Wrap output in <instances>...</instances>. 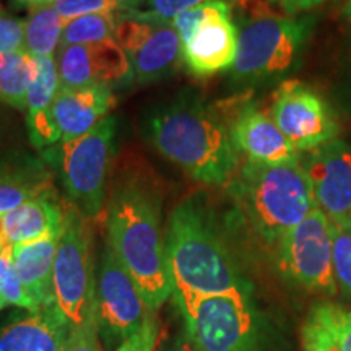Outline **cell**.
<instances>
[{"instance_id": "6da1fadb", "label": "cell", "mask_w": 351, "mask_h": 351, "mask_svg": "<svg viewBox=\"0 0 351 351\" xmlns=\"http://www.w3.org/2000/svg\"><path fill=\"white\" fill-rule=\"evenodd\" d=\"M106 241L137 283L148 309L158 313L173 296L174 285L158 204L140 184L124 182L114 192Z\"/></svg>"}, {"instance_id": "7a4b0ae2", "label": "cell", "mask_w": 351, "mask_h": 351, "mask_svg": "<svg viewBox=\"0 0 351 351\" xmlns=\"http://www.w3.org/2000/svg\"><path fill=\"white\" fill-rule=\"evenodd\" d=\"M153 147L192 179L221 186L238 166L230 127L218 112L197 99H179L147 122Z\"/></svg>"}, {"instance_id": "3957f363", "label": "cell", "mask_w": 351, "mask_h": 351, "mask_svg": "<svg viewBox=\"0 0 351 351\" xmlns=\"http://www.w3.org/2000/svg\"><path fill=\"white\" fill-rule=\"evenodd\" d=\"M166 254L174 295H249V285L194 200L171 213Z\"/></svg>"}, {"instance_id": "277c9868", "label": "cell", "mask_w": 351, "mask_h": 351, "mask_svg": "<svg viewBox=\"0 0 351 351\" xmlns=\"http://www.w3.org/2000/svg\"><path fill=\"white\" fill-rule=\"evenodd\" d=\"M232 194L254 231L267 244H278L289 230L317 208L300 160L280 165L245 161L232 186Z\"/></svg>"}, {"instance_id": "5b68a950", "label": "cell", "mask_w": 351, "mask_h": 351, "mask_svg": "<svg viewBox=\"0 0 351 351\" xmlns=\"http://www.w3.org/2000/svg\"><path fill=\"white\" fill-rule=\"evenodd\" d=\"M315 16H258L238 29L232 82L258 85L278 80L300 65L313 36Z\"/></svg>"}, {"instance_id": "8992f818", "label": "cell", "mask_w": 351, "mask_h": 351, "mask_svg": "<svg viewBox=\"0 0 351 351\" xmlns=\"http://www.w3.org/2000/svg\"><path fill=\"white\" fill-rule=\"evenodd\" d=\"M117 132L114 116L82 137L43 150V158L59 176L70 205L85 218H96L106 199V182Z\"/></svg>"}, {"instance_id": "52a82bcc", "label": "cell", "mask_w": 351, "mask_h": 351, "mask_svg": "<svg viewBox=\"0 0 351 351\" xmlns=\"http://www.w3.org/2000/svg\"><path fill=\"white\" fill-rule=\"evenodd\" d=\"M197 351H262L249 295H174Z\"/></svg>"}, {"instance_id": "ba28073f", "label": "cell", "mask_w": 351, "mask_h": 351, "mask_svg": "<svg viewBox=\"0 0 351 351\" xmlns=\"http://www.w3.org/2000/svg\"><path fill=\"white\" fill-rule=\"evenodd\" d=\"M85 217L69 205L54 262L56 304L75 327L96 314V274Z\"/></svg>"}, {"instance_id": "9c48e42d", "label": "cell", "mask_w": 351, "mask_h": 351, "mask_svg": "<svg viewBox=\"0 0 351 351\" xmlns=\"http://www.w3.org/2000/svg\"><path fill=\"white\" fill-rule=\"evenodd\" d=\"M332 243V221L319 208L313 210L276 244L280 271L306 291L333 296L337 282Z\"/></svg>"}, {"instance_id": "30bf717a", "label": "cell", "mask_w": 351, "mask_h": 351, "mask_svg": "<svg viewBox=\"0 0 351 351\" xmlns=\"http://www.w3.org/2000/svg\"><path fill=\"white\" fill-rule=\"evenodd\" d=\"M153 311L106 241L96 274V322L99 339L108 348L134 337Z\"/></svg>"}, {"instance_id": "8fae6325", "label": "cell", "mask_w": 351, "mask_h": 351, "mask_svg": "<svg viewBox=\"0 0 351 351\" xmlns=\"http://www.w3.org/2000/svg\"><path fill=\"white\" fill-rule=\"evenodd\" d=\"M114 39L129 59L134 80L142 85L171 75L182 60V41L173 21L150 19L140 10L119 13Z\"/></svg>"}, {"instance_id": "7c38bea8", "label": "cell", "mask_w": 351, "mask_h": 351, "mask_svg": "<svg viewBox=\"0 0 351 351\" xmlns=\"http://www.w3.org/2000/svg\"><path fill=\"white\" fill-rule=\"evenodd\" d=\"M271 119L298 152H314L337 140L339 119L313 86L300 80L280 85L271 103Z\"/></svg>"}, {"instance_id": "4fadbf2b", "label": "cell", "mask_w": 351, "mask_h": 351, "mask_svg": "<svg viewBox=\"0 0 351 351\" xmlns=\"http://www.w3.org/2000/svg\"><path fill=\"white\" fill-rule=\"evenodd\" d=\"M238 56V28L231 20V3L213 0L195 29L182 41V62L194 77H212L231 70Z\"/></svg>"}, {"instance_id": "5bb4252c", "label": "cell", "mask_w": 351, "mask_h": 351, "mask_svg": "<svg viewBox=\"0 0 351 351\" xmlns=\"http://www.w3.org/2000/svg\"><path fill=\"white\" fill-rule=\"evenodd\" d=\"M59 88L121 86L134 78L130 62L116 39L85 46H60L56 52Z\"/></svg>"}, {"instance_id": "9a60e30c", "label": "cell", "mask_w": 351, "mask_h": 351, "mask_svg": "<svg viewBox=\"0 0 351 351\" xmlns=\"http://www.w3.org/2000/svg\"><path fill=\"white\" fill-rule=\"evenodd\" d=\"M315 207L332 223L351 219V145L333 140L311 153L302 165Z\"/></svg>"}, {"instance_id": "2e32d148", "label": "cell", "mask_w": 351, "mask_h": 351, "mask_svg": "<svg viewBox=\"0 0 351 351\" xmlns=\"http://www.w3.org/2000/svg\"><path fill=\"white\" fill-rule=\"evenodd\" d=\"M236 150L244 153L247 161L261 165L291 163L300 160V152L280 130L271 116L256 104H245L230 125Z\"/></svg>"}, {"instance_id": "e0dca14e", "label": "cell", "mask_w": 351, "mask_h": 351, "mask_svg": "<svg viewBox=\"0 0 351 351\" xmlns=\"http://www.w3.org/2000/svg\"><path fill=\"white\" fill-rule=\"evenodd\" d=\"M114 106L111 86L91 85L82 88H59L52 116L60 132V142L82 137L109 117Z\"/></svg>"}, {"instance_id": "ac0fdd59", "label": "cell", "mask_w": 351, "mask_h": 351, "mask_svg": "<svg viewBox=\"0 0 351 351\" xmlns=\"http://www.w3.org/2000/svg\"><path fill=\"white\" fill-rule=\"evenodd\" d=\"M72 326L57 304L43 307L0 330V351H64Z\"/></svg>"}, {"instance_id": "d6986e66", "label": "cell", "mask_w": 351, "mask_h": 351, "mask_svg": "<svg viewBox=\"0 0 351 351\" xmlns=\"http://www.w3.org/2000/svg\"><path fill=\"white\" fill-rule=\"evenodd\" d=\"M59 91V73H57L56 56L36 57V70L26 98V124L33 147L46 150L60 142L52 106Z\"/></svg>"}, {"instance_id": "ffe728a7", "label": "cell", "mask_w": 351, "mask_h": 351, "mask_svg": "<svg viewBox=\"0 0 351 351\" xmlns=\"http://www.w3.org/2000/svg\"><path fill=\"white\" fill-rule=\"evenodd\" d=\"M60 232L41 239L12 245L13 261L21 283L32 300L41 307L56 304L54 262Z\"/></svg>"}, {"instance_id": "44dd1931", "label": "cell", "mask_w": 351, "mask_h": 351, "mask_svg": "<svg viewBox=\"0 0 351 351\" xmlns=\"http://www.w3.org/2000/svg\"><path fill=\"white\" fill-rule=\"evenodd\" d=\"M64 213L62 207L52 200V192L39 195L0 218V236L10 245L41 239L62 231Z\"/></svg>"}, {"instance_id": "7402d4cb", "label": "cell", "mask_w": 351, "mask_h": 351, "mask_svg": "<svg viewBox=\"0 0 351 351\" xmlns=\"http://www.w3.org/2000/svg\"><path fill=\"white\" fill-rule=\"evenodd\" d=\"M44 194H51V187L43 163L26 156L0 161V218Z\"/></svg>"}, {"instance_id": "603a6c76", "label": "cell", "mask_w": 351, "mask_h": 351, "mask_svg": "<svg viewBox=\"0 0 351 351\" xmlns=\"http://www.w3.org/2000/svg\"><path fill=\"white\" fill-rule=\"evenodd\" d=\"M36 70V57L25 49L0 52V103L25 111L28 90Z\"/></svg>"}, {"instance_id": "cb8c5ba5", "label": "cell", "mask_w": 351, "mask_h": 351, "mask_svg": "<svg viewBox=\"0 0 351 351\" xmlns=\"http://www.w3.org/2000/svg\"><path fill=\"white\" fill-rule=\"evenodd\" d=\"M25 21V47L23 49L33 57L56 56L60 46V39L65 21L54 7L44 5L32 8Z\"/></svg>"}, {"instance_id": "d4e9b609", "label": "cell", "mask_w": 351, "mask_h": 351, "mask_svg": "<svg viewBox=\"0 0 351 351\" xmlns=\"http://www.w3.org/2000/svg\"><path fill=\"white\" fill-rule=\"evenodd\" d=\"M119 25V13H91L67 21L60 46H85L112 41ZM59 46V47H60Z\"/></svg>"}, {"instance_id": "484cf974", "label": "cell", "mask_w": 351, "mask_h": 351, "mask_svg": "<svg viewBox=\"0 0 351 351\" xmlns=\"http://www.w3.org/2000/svg\"><path fill=\"white\" fill-rule=\"evenodd\" d=\"M0 293L5 298L8 304L23 307L29 313L41 311V307L26 293L19 271H16L15 261H13L12 245L5 243L2 236H0Z\"/></svg>"}, {"instance_id": "4316f807", "label": "cell", "mask_w": 351, "mask_h": 351, "mask_svg": "<svg viewBox=\"0 0 351 351\" xmlns=\"http://www.w3.org/2000/svg\"><path fill=\"white\" fill-rule=\"evenodd\" d=\"M311 315L330 332L340 351H351V311L335 302H317Z\"/></svg>"}, {"instance_id": "83f0119b", "label": "cell", "mask_w": 351, "mask_h": 351, "mask_svg": "<svg viewBox=\"0 0 351 351\" xmlns=\"http://www.w3.org/2000/svg\"><path fill=\"white\" fill-rule=\"evenodd\" d=\"M333 276L337 287L351 296V219L332 223Z\"/></svg>"}, {"instance_id": "f1b7e54d", "label": "cell", "mask_w": 351, "mask_h": 351, "mask_svg": "<svg viewBox=\"0 0 351 351\" xmlns=\"http://www.w3.org/2000/svg\"><path fill=\"white\" fill-rule=\"evenodd\" d=\"M301 341L302 351H340L330 332L311 314L301 328Z\"/></svg>"}, {"instance_id": "f546056e", "label": "cell", "mask_w": 351, "mask_h": 351, "mask_svg": "<svg viewBox=\"0 0 351 351\" xmlns=\"http://www.w3.org/2000/svg\"><path fill=\"white\" fill-rule=\"evenodd\" d=\"M212 2V0H147L145 8H140L143 15L150 19L173 21L179 13L189 10V8L199 7L202 3ZM230 2V0H228Z\"/></svg>"}, {"instance_id": "4dcf8cb0", "label": "cell", "mask_w": 351, "mask_h": 351, "mask_svg": "<svg viewBox=\"0 0 351 351\" xmlns=\"http://www.w3.org/2000/svg\"><path fill=\"white\" fill-rule=\"evenodd\" d=\"M64 351H101L96 314L72 328Z\"/></svg>"}, {"instance_id": "1f68e13d", "label": "cell", "mask_w": 351, "mask_h": 351, "mask_svg": "<svg viewBox=\"0 0 351 351\" xmlns=\"http://www.w3.org/2000/svg\"><path fill=\"white\" fill-rule=\"evenodd\" d=\"M160 339V324L156 313H150L142 328L114 351H156Z\"/></svg>"}, {"instance_id": "d6a6232c", "label": "cell", "mask_w": 351, "mask_h": 351, "mask_svg": "<svg viewBox=\"0 0 351 351\" xmlns=\"http://www.w3.org/2000/svg\"><path fill=\"white\" fill-rule=\"evenodd\" d=\"M25 47V21L0 12V52H16Z\"/></svg>"}, {"instance_id": "836d02e7", "label": "cell", "mask_w": 351, "mask_h": 351, "mask_svg": "<svg viewBox=\"0 0 351 351\" xmlns=\"http://www.w3.org/2000/svg\"><path fill=\"white\" fill-rule=\"evenodd\" d=\"M278 2L288 16H295L298 13L313 10V8L322 5L328 0H278Z\"/></svg>"}, {"instance_id": "e575fe53", "label": "cell", "mask_w": 351, "mask_h": 351, "mask_svg": "<svg viewBox=\"0 0 351 351\" xmlns=\"http://www.w3.org/2000/svg\"><path fill=\"white\" fill-rule=\"evenodd\" d=\"M341 103L346 108L351 109V54L348 59L345 60V69H343V77H341Z\"/></svg>"}, {"instance_id": "d590c367", "label": "cell", "mask_w": 351, "mask_h": 351, "mask_svg": "<svg viewBox=\"0 0 351 351\" xmlns=\"http://www.w3.org/2000/svg\"><path fill=\"white\" fill-rule=\"evenodd\" d=\"M168 351H197V348L191 343V340L187 339V335H182L181 339L176 341Z\"/></svg>"}, {"instance_id": "8d00e7d4", "label": "cell", "mask_w": 351, "mask_h": 351, "mask_svg": "<svg viewBox=\"0 0 351 351\" xmlns=\"http://www.w3.org/2000/svg\"><path fill=\"white\" fill-rule=\"evenodd\" d=\"M16 3L20 5L29 7V8H36V7H44V5H51L54 0H15Z\"/></svg>"}, {"instance_id": "74e56055", "label": "cell", "mask_w": 351, "mask_h": 351, "mask_svg": "<svg viewBox=\"0 0 351 351\" xmlns=\"http://www.w3.org/2000/svg\"><path fill=\"white\" fill-rule=\"evenodd\" d=\"M341 16L346 23L351 25V0H345L343 8H341Z\"/></svg>"}, {"instance_id": "f35d334b", "label": "cell", "mask_w": 351, "mask_h": 351, "mask_svg": "<svg viewBox=\"0 0 351 351\" xmlns=\"http://www.w3.org/2000/svg\"><path fill=\"white\" fill-rule=\"evenodd\" d=\"M8 304V302H7V300H5V298H3L2 296V293H0V311H2L3 309V307H5Z\"/></svg>"}, {"instance_id": "ab89813d", "label": "cell", "mask_w": 351, "mask_h": 351, "mask_svg": "<svg viewBox=\"0 0 351 351\" xmlns=\"http://www.w3.org/2000/svg\"><path fill=\"white\" fill-rule=\"evenodd\" d=\"M0 231H2V221H0Z\"/></svg>"}]
</instances>
